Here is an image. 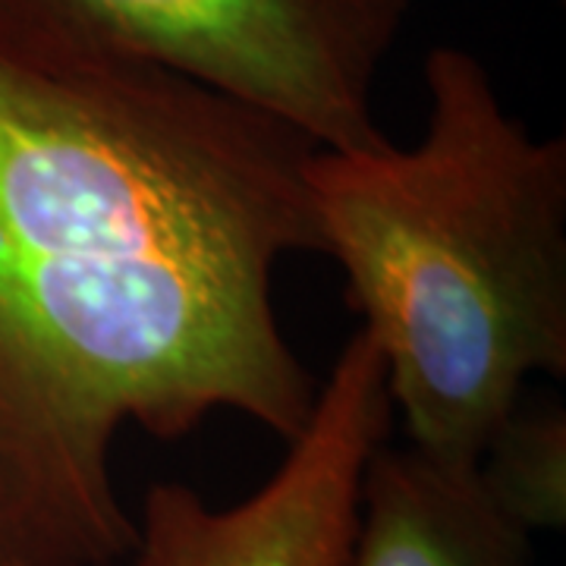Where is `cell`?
I'll list each match as a JSON object with an SVG mask.
<instances>
[{
	"mask_svg": "<svg viewBox=\"0 0 566 566\" xmlns=\"http://www.w3.org/2000/svg\"><path fill=\"white\" fill-rule=\"evenodd\" d=\"M412 0H0V48L158 70L318 151L387 145L375 88Z\"/></svg>",
	"mask_w": 566,
	"mask_h": 566,
	"instance_id": "cell-3",
	"label": "cell"
},
{
	"mask_svg": "<svg viewBox=\"0 0 566 566\" xmlns=\"http://www.w3.org/2000/svg\"><path fill=\"white\" fill-rule=\"evenodd\" d=\"M424 98L406 148L315 151L308 208L406 444L475 465L528 378L566 375V139L513 117L457 44L424 57Z\"/></svg>",
	"mask_w": 566,
	"mask_h": 566,
	"instance_id": "cell-2",
	"label": "cell"
},
{
	"mask_svg": "<svg viewBox=\"0 0 566 566\" xmlns=\"http://www.w3.org/2000/svg\"><path fill=\"white\" fill-rule=\"evenodd\" d=\"M349 566H532V535L488 501L475 465L378 447Z\"/></svg>",
	"mask_w": 566,
	"mask_h": 566,
	"instance_id": "cell-5",
	"label": "cell"
},
{
	"mask_svg": "<svg viewBox=\"0 0 566 566\" xmlns=\"http://www.w3.org/2000/svg\"><path fill=\"white\" fill-rule=\"evenodd\" d=\"M315 151L158 70L0 48V557L126 566L123 431L300 434L277 271L318 252Z\"/></svg>",
	"mask_w": 566,
	"mask_h": 566,
	"instance_id": "cell-1",
	"label": "cell"
},
{
	"mask_svg": "<svg viewBox=\"0 0 566 566\" xmlns=\"http://www.w3.org/2000/svg\"><path fill=\"white\" fill-rule=\"evenodd\" d=\"M390 422L385 365L356 331L271 479L230 506L180 482L151 485L126 566H349L365 469Z\"/></svg>",
	"mask_w": 566,
	"mask_h": 566,
	"instance_id": "cell-4",
	"label": "cell"
},
{
	"mask_svg": "<svg viewBox=\"0 0 566 566\" xmlns=\"http://www.w3.org/2000/svg\"><path fill=\"white\" fill-rule=\"evenodd\" d=\"M475 475L488 501L526 535L566 523V416L560 406H516L482 450Z\"/></svg>",
	"mask_w": 566,
	"mask_h": 566,
	"instance_id": "cell-6",
	"label": "cell"
},
{
	"mask_svg": "<svg viewBox=\"0 0 566 566\" xmlns=\"http://www.w3.org/2000/svg\"><path fill=\"white\" fill-rule=\"evenodd\" d=\"M0 566H29V564H17V560H7V557H0Z\"/></svg>",
	"mask_w": 566,
	"mask_h": 566,
	"instance_id": "cell-7",
	"label": "cell"
}]
</instances>
